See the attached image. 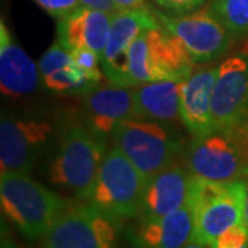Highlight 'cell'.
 <instances>
[{
    "label": "cell",
    "instance_id": "cell-1",
    "mask_svg": "<svg viewBox=\"0 0 248 248\" xmlns=\"http://www.w3.org/2000/svg\"><path fill=\"white\" fill-rule=\"evenodd\" d=\"M58 119V134L46 164L47 179L75 199L87 202L110 145L91 133L73 109Z\"/></svg>",
    "mask_w": 248,
    "mask_h": 248
},
{
    "label": "cell",
    "instance_id": "cell-2",
    "mask_svg": "<svg viewBox=\"0 0 248 248\" xmlns=\"http://www.w3.org/2000/svg\"><path fill=\"white\" fill-rule=\"evenodd\" d=\"M72 200L29 174L1 172V213L25 239L42 240Z\"/></svg>",
    "mask_w": 248,
    "mask_h": 248
},
{
    "label": "cell",
    "instance_id": "cell-3",
    "mask_svg": "<svg viewBox=\"0 0 248 248\" xmlns=\"http://www.w3.org/2000/svg\"><path fill=\"white\" fill-rule=\"evenodd\" d=\"M186 143L177 125L134 117L117 124L110 138V146L122 152L145 179L182 160Z\"/></svg>",
    "mask_w": 248,
    "mask_h": 248
},
{
    "label": "cell",
    "instance_id": "cell-4",
    "mask_svg": "<svg viewBox=\"0 0 248 248\" xmlns=\"http://www.w3.org/2000/svg\"><path fill=\"white\" fill-rule=\"evenodd\" d=\"M60 119L39 113L3 112L0 119L1 172L31 174L53 148Z\"/></svg>",
    "mask_w": 248,
    "mask_h": 248
},
{
    "label": "cell",
    "instance_id": "cell-5",
    "mask_svg": "<svg viewBox=\"0 0 248 248\" xmlns=\"http://www.w3.org/2000/svg\"><path fill=\"white\" fill-rule=\"evenodd\" d=\"M182 160L189 172L200 179L248 181V133L213 130L192 137Z\"/></svg>",
    "mask_w": 248,
    "mask_h": 248
},
{
    "label": "cell",
    "instance_id": "cell-6",
    "mask_svg": "<svg viewBox=\"0 0 248 248\" xmlns=\"http://www.w3.org/2000/svg\"><path fill=\"white\" fill-rule=\"evenodd\" d=\"M182 43L166 28L146 29L134 42L127 58L128 87L153 81L186 79L195 69Z\"/></svg>",
    "mask_w": 248,
    "mask_h": 248
},
{
    "label": "cell",
    "instance_id": "cell-7",
    "mask_svg": "<svg viewBox=\"0 0 248 248\" xmlns=\"http://www.w3.org/2000/svg\"><path fill=\"white\" fill-rule=\"evenodd\" d=\"M247 186L248 181L214 182L192 178L187 203L199 239L214 243L225 232L244 223Z\"/></svg>",
    "mask_w": 248,
    "mask_h": 248
},
{
    "label": "cell",
    "instance_id": "cell-8",
    "mask_svg": "<svg viewBox=\"0 0 248 248\" xmlns=\"http://www.w3.org/2000/svg\"><path fill=\"white\" fill-rule=\"evenodd\" d=\"M146 179L115 146H109L101 163L87 203L122 223L140 215Z\"/></svg>",
    "mask_w": 248,
    "mask_h": 248
},
{
    "label": "cell",
    "instance_id": "cell-9",
    "mask_svg": "<svg viewBox=\"0 0 248 248\" xmlns=\"http://www.w3.org/2000/svg\"><path fill=\"white\" fill-rule=\"evenodd\" d=\"M119 222L83 200H72L42 239L43 248H119Z\"/></svg>",
    "mask_w": 248,
    "mask_h": 248
},
{
    "label": "cell",
    "instance_id": "cell-10",
    "mask_svg": "<svg viewBox=\"0 0 248 248\" xmlns=\"http://www.w3.org/2000/svg\"><path fill=\"white\" fill-rule=\"evenodd\" d=\"M161 27L182 43L195 65H211L228 55L236 40L210 9L185 16H171L155 9Z\"/></svg>",
    "mask_w": 248,
    "mask_h": 248
},
{
    "label": "cell",
    "instance_id": "cell-11",
    "mask_svg": "<svg viewBox=\"0 0 248 248\" xmlns=\"http://www.w3.org/2000/svg\"><path fill=\"white\" fill-rule=\"evenodd\" d=\"M211 110L214 130L248 131V48L219 62Z\"/></svg>",
    "mask_w": 248,
    "mask_h": 248
},
{
    "label": "cell",
    "instance_id": "cell-12",
    "mask_svg": "<svg viewBox=\"0 0 248 248\" xmlns=\"http://www.w3.org/2000/svg\"><path fill=\"white\" fill-rule=\"evenodd\" d=\"M159 25V18L149 4L138 9L117 10L115 14H112L109 39L101 60L102 72L108 83L128 87L127 58L130 48L146 29Z\"/></svg>",
    "mask_w": 248,
    "mask_h": 248
},
{
    "label": "cell",
    "instance_id": "cell-13",
    "mask_svg": "<svg viewBox=\"0 0 248 248\" xmlns=\"http://www.w3.org/2000/svg\"><path fill=\"white\" fill-rule=\"evenodd\" d=\"M76 117L99 140L110 145L112 133L123 120L133 119V87L99 84L79 97Z\"/></svg>",
    "mask_w": 248,
    "mask_h": 248
},
{
    "label": "cell",
    "instance_id": "cell-14",
    "mask_svg": "<svg viewBox=\"0 0 248 248\" xmlns=\"http://www.w3.org/2000/svg\"><path fill=\"white\" fill-rule=\"evenodd\" d=\"M192 178L184 160H179L146 179L137 221L161 218L182 208L189 200Z\"/></svg>",
    "mask_w": 248,
    "mask_h": 248
},
{
    "label": "cell",
    "instance_id": "cell-15",
    "mask_svg": "<svg viewBox=\"0 0 248 248\" xmlns=\"http://www.w3.org/2000/svg\"><path fill=\"white\" fill-rule=\"evenodd\" d=\"M219 63L196 65L181 90V123L192 137L214 130L211 99Z\"/></svg>",
    "mask_w": 248,
    "mask_h": 248
},
{
    "label": "cell",
    "instance_id": "cell-16",
    "mask_svg": "<svg viewBox=\"0 0 248 248\" xmlns=\"http://www.w3.org/2000/svg\"><path fill=\"white\" fill-rule=\"evenodd\" d=\"M42 86L39 65L0 22V87L10 99L29 97Z\"/></svg>",
    "mask_w": 248,
    "mask_h": 248
},
{
    "label": "cell",
    "instance_id": "cell-17",
    "mask_svg": "<svg viewBox=\"0 0 248 248\" xmlns=\"http://www.w3.org/2000/svg\"><path fill=\"white\" fill-rule=\"evenodd\" d=\"M195 233L190 204L166 217L138 221L127 232L131 248H185Z\"/></svg>",
    "mask_w": 248,
    "mask_h": 248
},
{
    "label": "cell",
    "instance_id": "cell-18",
    "mask_svg": "<svg viewBox=\"0 0 248 248\" xmlns=\"http://www.w3.org/2000/svg\"><path fill=\"white\" fill-rule=\"evenodd\" d=\"M110 13L80 6L58 19L57 42L68 51L75 48L91 50L102 60L110 32Z\"/></svg>",
    "mask_w": 248,
    "mask_h": 248
},
{
    "label": "cell",
    "instance_id": "cell-19",
    "mask_svg": "<svg viewBox=\"0 0 248 248\" xmlns=\"http://www.w3.org/2000/svg\"><path fill=\"white\" fill-rule=\"evenodd\" d=\"M37 65L42 87L54 95L79 98L101 84L81 71L71 53L57 40L42 55Z\"/></svg>",
    "mask_w": 248,
    "mask_h": 248
},
{
    "label": "cell",
    "instance_id": "cell-20",
    "mask_svg": "<svg viewBox=\"0 0 248 248\" xmlns=\"http://www.w3.org/2000/svg\"><path fill=\"white\" fill-rule=\"evenodd\" d=\"M184 80H164L133 87L134 119L177 125L181 123Z\"/></svg>",
    "mask_w": 248,
    "mask_h": 248
},
{
    "label": "cell",
    "instance_id": "cell-21",
    "mask_svg": "<svg viewBox=\"0 0 248 248\" xmlns=\"http://www.w3.org/2000/svg\"><path fill=\"white\" fill-rule=\"evenodd\" d=\"M210 11L234 37L248 48V0H214Z\"/></svg>",
    "mask_w": 248,
    "mask_h": 248
},
{
    "label": "cell",
    "instance_id": "cell-22",
    "mask_svg": "<svg viewBox=\"0 0 248 248\" xmlns=\"http://www.w3.org/2000/svg\"><path fill=\"white\" fill-rule=\"evenodd\" d=\"M69 53L81 71L86 72L90 78L97 80L98 83H102L105 76L102 72L101 58L98 54L91 50H86V48H75V50H71Z\"/></svg>",
    "mask_w": 248,
    "mask_h": 248
},
{
    "label": "cell",
    "instance_id": "cell-23",
    "mask_svg": "<svg viewBox=\"0 0 248 248\" xmlns=\"http://www.w3.org/2000/svg\"><path fill=\"white\" fill-rule=\"evenodd\" d=\"M208 0H155L157 7L171 16H185L203 9Z\"/></svg>",
    "mask_w": 248,
    "mask_h": 248
},
{
    "label": "cell",
    "instance_id": "cell-24",
    "mask_svg": "<svg viewBox=\"0 0 248 248\" xmlns=\"http://www.w3.org/2000/svg\"><path fill=\"white\" fill-rule=\"evenodd\" d=\"M214 248H248V228L241 223L214 241Z\"/></svg>",
    "mask_w": 248,
    "mask_h": 248
},
{
    "label": "cell",
    "instance_id": "cell-25",
    "mask_svg": "<svg viewBox=\"0 0 248 248\" xmlns=\"http://www.w3.org/2000/svg\"><path fill=\"white\" fill-rule=\"evenodd\" d=\"M33 1L57 21L66 17L72 11H75L81 6L80 0H33Z\"/></svg>",
    "mask_w": 248,
    "mask_h": 248
},
{
    "label": "cell",
    "instance_id": "cell-26",
    "mask_svg": "<svg viewBox=\"0 0 248 248\" xmlns=\"http://www.w3.org/2000/svg\"><path fill=\"white\" fill-rule=\"evenodd\" d=\"M80 1H81V6L102 10V11H107V13H110V14H115L117 11L115 4H113V0H80Z\"/></svg>",
    "mask_w": 248,
    "mask_h": 248
},
{
    "label": "cell",
    "instance_id": "cell-27",
    "mask_svg": "<svg viewBox=\"0 0 248 248\" xmlns=\"http://www.w3.org/2000/svg\"><path fill=\"white\" fill-rule=\"evenodd\" d=\"M116 10L138 9L148 4V0H113Z\"/></svg>",
    "mask_w": 248,
    "mask_h": 248
},
{
    "label": "cell",
    "instance_id": "cell-28",
    "mask_svg": "<svg viewBox=\"0 0 248 248\" xmlns=\"http://www.w3.org/2000/svg\"><path fill=\"white\" fill-rule=\"evenodd\" d=\"M185 248H214V243H208V241H204V240L199 239L193 233L190 241L187 243V246Z\"/></svg>",
    "mask_w": 248,
    "mask_h": 248
},
{
    "label": "cell",
    "instance_id": "cell-29",
    "mask_svg": "<svg viewBox=\"0 0 248 248\" xmlns=\"http://www.w3.org/2000/svg\"><path fill=\"white\" fill-rule=\"evenodd\" d=\"M1 248H19V247H18L14 241H11L10 239H4V237H3V239H1Z\"/></svg>",
    "mask_w": 248,
    "mask_h": 248
},
{
    "label": "cell",
    "instance_id": "cell-30",
    "mask_svg": "<svg viewBox=\"0 0 248 248\" xmlns=\"http://www.w3.org/2000/svg\"><path fill=\"white\" fill-rule=\"evenodd\" d=\"M244 225L248 228V186H247V197H246V213H244Z\"/></svg>",
    "mask_w": 248,
    "mask_h": 248
}]
</instances>
